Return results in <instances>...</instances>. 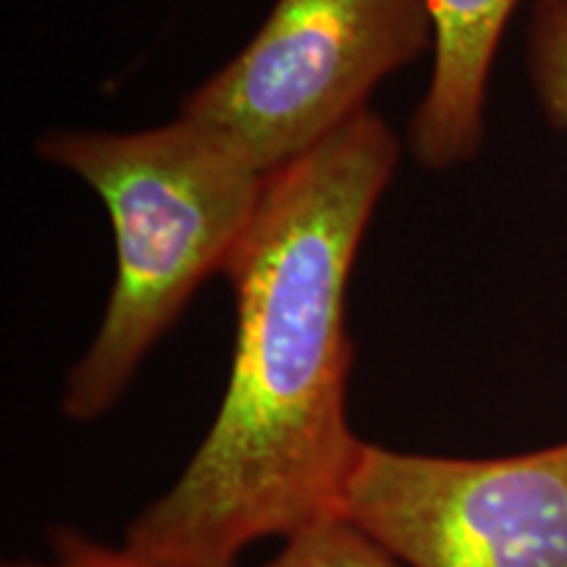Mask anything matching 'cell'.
<instances>
[{
	"instance_id": "6da1fadb",
	"label": "cell",
	"mask_w": 567,
	"mask_h": 567,
	"mask_svg": "<svg viewBox=\"0 0 567 567\" xmlns=\"http://www.w3.org/2000/svg\"><path fill=\"white\" fill-rule=\"evenodd\" d=\"M396 161L400 142L368 109L268 176L224 271L237 310L229 384L176 484L126 528L140 563L239 567L260 538L342 515L363 444L347 417V289Z\"/></svg>"
},
{
	"instance_id": "7a4b0ae2",
	"label": "cell",
	"mask_w": 567,
	"mask_h": 567,
	"mask_svg": "<svg viewBox=\"0 0 567 567\" xmlns=\"http://www.w3.org/2000/svg\"><path fill=\"white\" fill-rule=\"evenodd\" d=\"M34 147L101 195L116 237L103 321L61 394L63 415L90 423L122 400L197 289L226 271L268 176L184 116L142 132L53 130Z\"/></svg>"
},
{
	"instance_id": "3957f363",
	"label": "cell",
	"mask_w": 567,
	"mask_h": 567,
	"mask_svg": "<svg viewBox=\"0 0 567 567\" xmlns=\"http://www.w3.org/2000/svg\"><path fill=\"white\" fill-rule=\"evenodd\" d=\"M434 51L425 0H276L255 38L179 105L258 174L316 151L386 76Z\"/></svg>"
},
{
	"instance_id": "277c9868",
	"label": "cell",
	"mask_w": 567,
	"mask_h": 567,
	"mask_svg": "<svg viewBox=\"0 0 567 567\" xmlns=\"http://www.w3.org/2000/svg\"><path fill=\"white\" fill-rule=\"evenodd\" d=\"M342 517L408 567H567V442L507 457L363 442Z\"/></svg>"
},
{
	"instance_id": "5b68a950",
	"label": "cell",
	"mask_w": 567,
	"mask_h": 567,
	"mask_svg": "<svg viewBox=\"0 0 567 567\" xmlns=\"http://www.w3.org/2000/svg\"><path fill=\"white\" fill-rule=\"evenodd\" d=\"M434 71L408 124V151L431 172L463 166L484 145L488 76L520 0H425Z\"/></svg>"
},
{
	"instance_id": "8992f818",
	"label": "cell",
	"mask_w": 567,
	"mask_h": 567,
	"mask_svg": "<svg viewBox=\"0 0 567 567\" xmlns=\"http://www.w3.org/2000/svg\"><path fill=\"white\" fill-rule=\"evenodd\" d=\"M528 74L544 116L567 132V0L530 6Z\"/></svg>"
},
{
	"instance_id": "52a82bcc",
	"label": "cell",
	"mask_w": 567,
	"mask_h": 567,
	"mask_svg": "<svg viewBox=\"0 0 567 567\" xmlns=\"http://www.w3.org/2000/svg\"><path fill=\"white\" fill-rule=\"evenodd\" d=\"M264 567H402L347 517L337 515L284 542Z\"/></svg>"
},
{
	"instance_id": "ba28073f",
	"label": "cell",
	"mask_w": 567,
	"mask_h": 567,
	"mask_svg": "<svg viewBox=\"0 0 567 567\" xmlns=\"http://www.w3.org/2000/svg\"><path fill=\"white\" fill-rule=\"evenodd\" d=\"M3 567H147L132 551L95 542L74 528H53L51 555L45 559H17Z\"/></svg>"
}]
</instances>
